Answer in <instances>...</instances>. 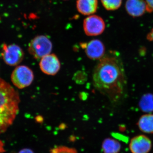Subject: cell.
<instances>
[{
    "mask_svg": "<svg viewBox=\"0 0 153 153\" xmlns=\"http://www.w3.org/2000/svg\"><path fill=\"white\" fill-rule=\"evenodd\" d=\"M147 5V12L148 13L153 12V0H145Z\"/></svg>",
    "mask_w": 153,
    "mask_h": 153,
    "instance_id": "17",
    "label": "cell"
},
{
    "mask_svg": "<svg viewBox=\"0 0 153 153\" xmlns=\"http://www.w3.org/2000/svg\"><path fill=\"white\" fill-rule=\"evenodd\" d=\"M147 39L149 41H153V29L148 33L146 36Z\"/></svg>",
    "mask_w": 153,
    "mask_h": 153,
    "instance_id": "18",
    "label": "cell"
},
{
    "mask_svg": "<svg viewBox=\"0 0 153 153\" xmlns=\"http://www.w3.org/2000/svg\"><path fill=\"white\" fill-rule=\"evenodd\" d=\"M139 106L143 112H153V94L147 93L143 95L140 99Z\"/></svg>",
    "mask_w": 153,
    "mask_h": 153,
    "instance_id": "14",
    "label": "cell"
},
{
    "mask_svg": "<svg viewBox=\"0 0 153 153\" xmlns=\"http://www.w3.org/2000/svg\"><path fill=\"white\" fill-rule=\"evenodd\" d=\"M102 149L104 153H119L121 149V145L117 140L108 138L102 142Z\"/></svg>",
    "mask_w": 153,
    "mask_h": 153,
    "instance_id": "13",
    "label": "cell"
},
{
    "mask_svg": "<svg viewBox=\"0 0 153 153\" xmlns=\"http://www.w3.org/2000/svg\"><path fill=\"white\" fill-rule=\"evenodd\" d=\"M98 5V0H76V1L77 11L84 16H89L96 13Z\"/></svg>",
    "mask_w": 153,
    "mask_h": 153,
    "instance_id": "11",
    "label": "cell"
},
{
    "mask_svg": "<svg viewBox=\"0 0 153 153\" xmlns=\"http://www.w3.org/2000/svg\"><path fill=\"white\" fill-rule=\"evenodd\" d=\"M102 4L107 10L114 11L120 8L122 0H100Z\"/></svg>",
    "mask_w": 153,
    "mask_h": 153,
    "instance_id": "15",
    "label": "cell"
},
{
    "mask_svg": "<svg viewBox=\"0 0 153 153\" xmlns=\"http://www.w3.org/2000/svg\"><path fill=\"white\" fill-rule=\"evenodd\" d=\"M19 93L9 83L0 78V134L13 123L19 111Z\"/></svg>",
    "mask_w": 153,
    "mask_h": 153,
    "instance_id": "2",
    "label": "cell"
},
{
    "mask_svg": "<svg viewBox=\"0 0 153 153\" xmlns=\"http://www.w3.org/2000/svg\"><path fill=\"white\" fill-rule=\"evenodd\" d=\"M94 87L113 102L121 99L126 80L121 60L115 54L104 56L100 60L93 73Z\"/></svg>",
    "mask_w": 153,
    "mask_h": 153,
    "instance_id": "1",
    "label": "cell"
},
{
    "mask_svg": "<svg viewBox=\"0 0 153 153\" xmlns=\"http://www.w3.org/2000/svg\"><path fill=\"white\" fill-rule=\"evenodd\" d=\"M19 153H34L32 150L29 149H25L20 151Z\"/></svg>",
    "mask_w": 153,
    "mask_h": 153,
    "instance_id": "19",
    "label": "cell"
},
{
    "mask_svg": "<svg viewBox=\"0 0 153 153\" xmlns=\"http://www.w3.org/2000/svg\"><path fill=\"white\" fill-rule=\"evenodd\" d=\"M33 71L28 66H19L16 67L11 75V81L13 85L20 89L31 85L34 80Z\"/></svg>",
    "mask_w": 153,
    "mask_h": 153,
    "instance_id": "4",
    "label": "cell"
},
{
    "mask_svg": "<svg viewBox=\"0 0 153 153\" xmlns=\"http://www.w3.org/2000/svg\"><path fill=\"white\" fill-rule=\"evenodd\" d=\"M63 1H68V0H63Z\"/></svg>",
    "mask_w": 153,
    "mask_h": 153,
    "instance_id": "21",
    "label": "cell"
},
{
    "mask_svg": "<svg viewBox=\"0 0 153 153\" xmlns=\"http://www.w3.org/2000/svg\"><path fill=\"white\" fill-rule=\"evenodd\" d=\"M137 125L143 132L153 134V114H147L143 115L138 121Z\"/></svg>",
    "mask_w": 153,
    "mask_h": 153,
    "instance_id": "12",
    "label": "cell"
},
{
    "mask_svg": "<svg viewBox=\"0 0 153 153\" xmlns=\"http://www.w3.org/2000/svg\"><path fill=\"white\" fill-rule=\"evenodd\" d=\"M39 66L44 74L55 75L60 69V63L56 55L49 54L41 58Z\"/></svg>",
    "mask_w": 153,
    "mask_h": 153,
    "instance_id": "9",
    "label": "cell"
},
{
    "mask_svg": "<svg viewBox=\"0 0 153 153\" xmlns=\"http://www.w3.org/2000/svg\"><path fill=\"white\" fill-rule=\"evenodd\" d=\"M52 49V42L44 35L36 36L30 41L28 46L29 53L37 60L50 54Z\"/></svg>",
    "mask_w": 153,
    "mask_h": 153,
    "instance_id": "3",
    "label": "cell"
},
{
    "mask_svg": "<svg viewBox=\"0 0 153 153\" xmlns=\"http://www.w3.org/2000/svg\"><path fill=\"white\" fill-rule=\"evenodd\" d=\"M125 8L128 14L134 18L141 16L147 12L145 0H127Z\"/></svg>",
    "mask_w": 153,
    "mask_h": 153,
    "instance_id": "10",
    "label": "cell"
},
{
    "mask_svg": "<svg viewBox=\"0 0 153 153\" xmlns=\"http://www.w3.org/2000/svg\"><path fill=\"white\" fill-rule=\"evenodd\" d=\"M82 47L85 49V54L90 59L100 60L104 57L105 47L100 40L94 39L88 43L82 44Z\"/></svg>",
    "mask_w": 153,
    "mask_h": 153,
    "instance_id": "8",
    "label": "cell"
},
{
    "mask_svg": "<svg viewBox=\"0 0 153 153\" xmlns=\"http://www.w3.org/2000/svg\"><path fill=\"white\" fill-rule=\"evenodd\" d=\"M50 153H78L74 148L65 146H60L53 149Z\"/></svg>",
    "mask_w": 153,
    "mask_h": 153,
    "instance_id": "16",
    "label": "cell"
},
{
    "mask_svg": "<svg viewBox=\"0 0 153 153\" xmlns=\"http://www.w3.org/2000/svg\"><path fill=\"white\" fill-rule=\"evenodd\" d=\"M1 56L5 63L10 66L19 65L24 57V52L19 46L15 44L3 45Z\"/></svg>",
    "mask_w": 153,
    "mask_h": 153,
    "instance_id": "5",
    "label": "cell"
},
{
    "mask_svg": "<svg viewBox=\"0 0 153 153\" xmlns=\"http://www.w3.org/2000/svg\"><path fill=\"white\" fill-rule=\"evenodd\" d=\"M152 146L150 139L145 135L140 134L131 140L129 148L132 153H148L152 149Z\"/></svg>",
    "mask_w": 153,
    "mask_h": 153,
    "instance_id": "7",
    "label": "cell"
},
{
    "mask_svg": "<svg viewBox=\"0 0 153 153\" xmlns=\"http://www.w3.org/2000/svg\"><path fill=\"white\" fill-rule=\"evenodd\" d=\"M105 28L104 20L97 15H91L83 21V30L88 36H99L103 33Z\"/></svg>",
    "mask_w": 153,
    "mask_h": 153,
    "instance_id": "6",
    "label": "cell"
},
{
    "mask_svg": "<svg viewBox=\"0 0 153 153\" xmlns=\"http://www.w3.org/2000/svg\"><path fill=\"white\" fill-rule=\"evenodd\" d=\"M5 152L4 149V145L1 140H0V153H3Z\"/></svg>",
    "mask_w": 153,
    "mask_h": 153,
    "instance_id": "20",
    "label": "cell"
}]
</instances>
